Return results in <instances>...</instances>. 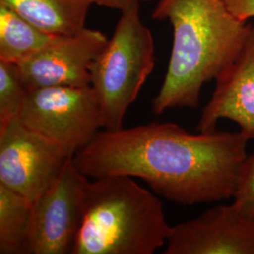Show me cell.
<instances>
[{"instance_id": "obj_1", "label": "cell", "mask_w": 254, "mask_h": 254, "mask_svg": "<svg viewBox=\"0 0 254 254\" xmlns=\"http://www.w3.org/2000/svg\"><path fill=\"white\" fill-rule=\"evenodd\" d=\"M249 139L239 133L194 135L173 123L100 131L73 156L87 177L127 175L183 205L233 198Z\"/></svg>"}, {"instance_id": "obj_2", "label": "cell", "mask_w": 254, "mask_h": 254, "mask_svg": "<svg viewBox=\"0 0 254 254\" xmlns=\"http://www.w3.org/2000/svg\"><path fill=\"white\" fill-rule=\"evenodd\" d=\"M152 18L169 20L173 27L172 54L153 112L198 108L202 87L236 57L249 25L232 15L223 0H159Z\"/></svg>"}, {"instance_id": "obj_3", "label": "cell", "mask_w": 254, "mask_h": 254, "mask_svg": "<svg viewBox=\"0 0 254 254\" xmlns=\"http://www.w3.org/2000/svg\"><path fill=\"white\" fill-rule=\"evenodd\" d=\"M171 229L162 201L133 177L94 178L87 185L71 254H153Z\"/></svg>"}, {"instance_id": "obj_4", "label": "cell", "mask_w": 254, "mask_h": 254, "mask_svg": "<svg viewBox=\"0 0 254 254\" xmlns=\"http://www.w3.org/2000/svg\"><path fill=\"white\" fill-rule=\"evenodd\" d=\"M121 11L113 35L91 67V86L109 131L124 128L127 110L155 65L154 37L141 20L139 4Z\"/></svg>"}, {"instance_id": "obj_5", "label": "cell", "mask_w": 254, "mask_h": 254, "mask_svg": "<svg viewBox=\"0 0 254 254\" xmlns=\"http://www.w3.org/2000/svg\"><path fill=\"white\" fill-rule=\"evenodd\" d=\"M19 120L73 157L103 128L98 95L90 86L30 90Z\"/></svg>"}, {"instance_id": "obj_6", "label": "cell", "mask_w": 254, "mask_h": 254, "mask_svg": "<svg viewBox=\"0 0 254 254\" xmlns=\"http://www.w3.org/2000/svg\"><path fill=\"white\" fill-rule=\"evenodd\" d=\"M88 178L65 161L58 177L32 204L28 254H71L81 223Z\"/></svg>"}, {"instance_id": "obj_7", "label": "cell", "mask_w": 254, "mask_h": 254, "mask_svg": "<svg viewBox=\"0 0 254 254\" xmlns=\"http://www.w3.org/2000/svg\"><path fill=\"white\" fill-rule=\"evenodd\" d=\"M69 158L19 118L0 127V184L34 204Z\"/></svg>"}, {"instance_id": "obj_8", "label": "cell", "mask_w": 254, "mask_h": 254, "mask_svg": "<svg viewBox=\"0 0 254 254\" xmlns=\"http://www.w3.org/2000/svg\"><path fill=\"white\" fill-rule=\"evenodd\" d=\"M108 41L100 30L85 27L72 35L55 37L16 64L29 91L45 87L90 86L91 64Z\"/></svg>"}, {"instance_id": "obj_9", "label": "cell", "mask_w": 254, "mask_h": 254, "mask_svg": "<svg viewBox=\"0 0 254 254\" xmlns=\"http://www.w3.org/2000/svg\"><path fill=\"white\" fill-rule=\"evenodd\" d=\"M165 254H254V218L236 203L209 209L171 229Z\"/></svg>"}, {"instance_id": "obj_10", "label": "cell", "mask_w": 254, "mask_h": 254, "mask_svg": "<svg viewBox=\"0 0 254 254\" xmlns=\"http://www.w3.org/2000/svg\"><path fill=\"white\" fill-rule=\"evenodd\" d=\"M216 87L211 99L201 111L198 130L217 131L218 121L236 123L240 133L254 140V27L249 29L236 57L215 78Z\"/></svg>"}, {"instance_id": "obj_11", "label": "cell", "mask_w": 254, "mask_h": 254, "mask_svg": "<svg viewBox=\"0 0 254 254\" xmlns=\"http://www.w3.org/2000/svg\"><path fill=\"white\" fill-rule=\"evenodd\" d=\"M49 34L72 35L86 27L93 0H0Z\"/></svg>"}, {"instance_id": "obj_12", "label": "cell", "mask_w": 254, "mask_h": 254, "mask_svg": "<svg viewBox=\"0 0 254 254\" xmlns=\"http://www.w3.org/2000/svg\"><path fill=\"white\" fill-rule=\"evenodd\" d=\"M55 37L13 9L0 5V61L18 64L49 44Z\"/></svg>"}, {"instance_id": "obj_13", "label": "cell", "mask_w": 254, "mask_h": 254, "mask_svg": "<svg viewBox=\"0 0 254 254\" xmlns=\"http://www.w3.org/2000/svg\"><path fill=\"white\" fill-rule=\"evenodd\" d=\"M32 204L0 184V254H28Z\"/></svg>"}, {"instance_id": "obj_14", "label": "cell", "mask_w": 254, "mask_h": 254, "mask_svg": "<svg viewBox=\"0 0 254 254\" xmlns=\"http://www.w3.org/2000/svg\"><path fill=\"white\" fill-rule=\"evenodd\" d=\"M28 92L17 64L0 61V127L19 118Z\"/></svg>"}, {"instance_id": "obj_15", "label": "cell", "mask_w": 254, "mask_h": 254, "mask_svg": "<svg viewBox=\"0 0 254 254\" xmlns=\"http://www.w3.org/2000/svg\"><path fill=\"white\" fill-rule=\"evenodd\" d=\"M233 198L235 203L254 218V150L239 168Z\"/></svg>"}, {"instance_id": "obj_16", "label": "cell", "mask_w": 254, "mask_h": 254, "mask_svg": "<svg viewBox=\"0 0 254 254\" xmlns=\"http://www.w3.org/2000/svg\"><path fill=\"white\" fill-rule=\"evenodd\" d=\"M232 15L242 22L254 17V0H223Z\"/></svg>"}, {"instance_id": "obj_17", "label": "cell", "mask_w": 254, "mask_h": 254, "mask_svg": "<svg viewBox=\"0 0 254 254\" xmlns=\"http://www.w3.org/2000/svg\"><path fill=\"white\" fill-rule=\"evenodd\" d=\"M151 0H93V4L106 7L109 9L123 10L132 5L139 4L140 2H148Z\"/></svg>"}]
</instances>
